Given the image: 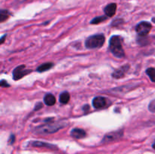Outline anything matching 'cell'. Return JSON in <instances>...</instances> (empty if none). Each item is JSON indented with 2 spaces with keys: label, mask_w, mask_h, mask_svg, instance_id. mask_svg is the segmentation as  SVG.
Returning <instances> with one entry per match:
<instances>
[{
  "label": "cell",
  "mask_w": 155,
  "mask_h": 154,
  "mask_svg": "<svg viewBox=\"0 0 155 154\" xmlns=\"http://www.w3.org/2000/svg\"><path fill=\"white\" fill-rule=\"evenodd\" d=\"M123 39L120 36H113L109 41V50L117 58H123L125 57V51L123 48Z\"/></svg>",
  "instance_id": "cell-1"
},
{
  "label": "cell",
  "mask_w": 155,
  "mask_h": 154,
  "mask_svg": "<svg viewBox=\"0 0 155 154\" xmlns=\"http://www.w3.org/2000/svg\"><path fill=\"white\" fill-rule=\"evenodd\" d=\"M66 126L65 123L61 122H48L45 125H40L36 128V133L38 134H51V133L57 132L61 128Z\"/></svg>",
  "instance_id": "cell-2"
},
{
  "label": "cell",
  "mask_w": 155,
  "mask_h": 154,
  "mask_svg": "<svg viewBox=\"0 0 155 154\" xmlns=\"http://www.w3.org/2000/svg\"><path fill=\"white\" fill-rule=\"evenodd\" d=\"M105 42V36L102 33L95 34L89 36L85 42V45L89 49L100 48L103 46Z\"/></svg>",
  "instance_id": "cell-3"
},
{
  "label": "cell",
  "mask_w": 155,
  "mask_h": 154,
  "mask_svg": "<svg viewBox=\"0 0 155 154\" xmlns=\"http://www.w3.org/2000/svg\"><path fill=\"white\" fill-rule=\"evenodd\" d=\"M151 24L147 21H142L137 24L136 27V31L137 34L141 37H145L151 30Z\"/></svg>",
  "instance_id": "cell-4"
},
{
  "label": "cell",
  "mask_w": 155,
  "mask_h": 154,
  "mask_svg": "<svg viewBox=\"0 0 155 154\" xmlns=\"http://www.w3.org/2000/svg\"><path fill=\"white\" fill-rule=\"evenodd\" d=\"M31 72V69H27L25 65H21L13 70V79L15 80H19Z\"/></svg>",
  "instance_id": "cell-5"
},
{
  "label": "cell",
  "mask_w": 155,
  "mask_h": 154,
  "mask_svg": "<svg viewBox=\"0 0 155 154\" xmlns=\"http://www.w3.org/2000/svg\"><path fill=\"white\" fill-rule=\"evenodd\" d=\"M123 131H113V132L108 133L106 134L103 138V143H108V142L114 141V140H118L123 136Z\"/></svg>",
  "instance_id": "cell-6"
},
{
  "label": "cell",
  "mask_w": 155,
  "mask_h": 154,
  "mask_svg": "<svg viewBox=\"0 0 155 154\" xmlns=\"http://www.w3.org/2000/svg\"><path fill=\"white\" fill-rule=\"evenodd\" d=\"M107 105V99L104 97H95L92 100V106L95 109H103Z\"/></svg>",
  "instance_id": "cell-7"
},
{
  "label": "cell",
  "mask_w": 155,
  "mask_h": 154,
  "mask_svg": "<svg viewBox=\"0 0 155 154\" xmlns=\"http://www.w3.org/2000/svg\"><path fill=\"white\" fill-rule=\"evenodd\" d=\"M129 69H130V66H129L128 64L124 65L123 66L120 67L119 69H116V70L113 72V74H112V76L115 79L123 78V77L126 75V73H127V71L129 70Z\"/></svg>",
  "instance_id": "cell-8"
},
{
  "label": "cell",
  "mask_w": 155,
  "mask_h": 154,
  "mask_svg": "<svg viewBox=\"0 0 155 154\" xmlns=\"http://www.w3.org/2000/svg\"><path fill=\"white\" fill-rule=\"evenodd\" d=\"M117 11V4L116 3H110L105 6L104 8V12L105 15L108 18L114 16Z\"/></svg>",
  "instance_id": "cell-9"
},
{
  "label": "cell",
  "mask_w": 155,
  "mask_h": 154,
  "mask_svg": "<svg viewBox=\"0 0 155 154\" xmlns=\"http://www.w3.org/2000/svg\"><path fill=\"white\" fill-rule=\"evenodd\" d=\"M71 135L76 139H81L86 137V132L85 131V130L82 129V128H76L71 130Z\"/></svg>",
  "instance_id": "cell-10"
},
{
  "label": "cell",
  "mask_w": 155,
  "mask_h": 154,
  "mask_svg": "<svg viewBox=\"0 0 155 154\" xmlns=\"http://www.w3.org/2000/svg\"><path fill=\"white\" fill-rule=\"evenodd\" d=\"M43 100L45 105L49 106V107L54 105L56 103L55 97H54L53 95H51V94H47V95H45V96L44 97Z\"/></svg>",
  "instance_id": "cell-11"
},
{
  "label": "cell",
  "mask_w": 155,
  "mask_h": 154,
  "mask_svg": "<svg viewBox=\"0 0 155 154\" xmlns=\"http://www.w3.org/2000/svg\"><path fill=\"white\" fill-rule=\"evenodd\" d=\"M31 145L33 146H37V147H47L49 149H57L56 146L51 144V143H45V142H40V141H33L31 143Z\"/></svg>",
  "instance_id": "cell-12"
},
{
  "label": "cell",
  "mask_w": 155,
  "mask_h": 154,
  "mask_svg": "<svg viewBox=\"0 0 155 154\" xmlns=\"http://www.w3.org/2000/svg\"><path fill=\"white\" fill-rule=\"evenodd\" d=\"M54 66V63H51V62H48V63H45L41 64L40 66H39L36 69V71L39 72H45V71L48 70V69H51L52 66Z\"/></svg>",
  "instance_id": "cell-13"
},
{
  "label": "cell",
  "mask_w": 155,
  "mask_h": 154,
  "mask_svg": "<svg viewBox=\"0 0 155 154\" xmlns=\"http://www.w3.org/2000/svg\"><path fill=\"white\" fill-rule=\"evenodd\" d=\"M70 99H71L70 94L67 91L62 92L60 95V97H59V101L63 104H68V103L69 102Z\"/></svg>",
  "instance_id": "cell-14"
},
{
  "label": "cell",
  "mask_w": 155,
  "mask_h": 154,
  "mask_svg": "<svg viewBox=\"0 0 155 154\" xmlns=\"http://www.w3.org/2000/svg\"><path fill=\"white\" fill-rule=\"evenodd\" d=\"M107 18H108V17H107V16L95 17V18H94L91 21L90 24H100V23L103 22V21H106V20L107 19Z\"/></svg>",
  "instance_id": "cell-15"
},
{
  "label": "cell",
  "mask_w": 155,
  "mask_h": 154,
  "mask_svg": "<svg viewBox=\"0 0 155 154\" xmlns=\"http://www.w3.org/2000/svg\"><path fill=\"white\" fill-rule=\"evenodd\" d=\"M9 16H10V12L8 10H4V9H2V10H1V11H0V21H1L2 23L4 22L5 21H6V20L9 18Z\"/></svg>",
  "instance_id": "cell-16"
},
{
  "label": "cell",
  "mask_w": 155,
  "mask_h": 154,
  "mask_svg": "<svg viewBox=\"0 0 155 154\" xmlns=\"http://www.w3.org/2000/svg\"><path fill=\"white\" fill-rule=\"evenodd\" d=\"M146 74L148 75V77L150 78V79L155 83V68L150 67L148 69H146Z\"/></svg>",
  "instance_id": "cell-17"
},
{
  "label": "cell",
  "mask_w": 155,
  "mask_h": 154,
  "mask_svg": "<svg viewBox=\"0 0 155 154\" xmlns=\"http://www.w3.org/2000/svg\"><path fill=\"white\" fill-rule=\"evenodd\" d=\"M0 85H1L2 87L6 88V87H9V86H10V85H9L8 83V82H6L5 80L2 79L1 82H0Z\"/></svg>",
  "instance_id": "cell-18"
},
{
  "label": "cell",
  "mask_w": 155,
  "mask_h": 154,
  "mask_svg": "<svg viewBox=\"0 0 155 154\" xmlns=\"http://www.w3.org/2000/svg\"><path fill=\"white\" fill-rule=\"evenodd\" d=\"M42 107H43V104H42V103H41V102L37 103V104H36V106H35L34 110H40V109L42 108Z\"/></svg>",
  "instance_id": "cell-19"
},
{
  "label": "cell",
  "mask_w": 155,
  "mask_h": 154,
  "mask_svg": "<svg viewBox=\"0 0 155 154\" xmlns=\"http://www.w3.org/2000/svg\"><path fill=\"white\" fill-rule=\"evenodd\" d=\"M15 140V136L14 135V134H12V135L10 136V138H9V140H8L9 144H13Z\"/></svg>",
  "instance_id": "cell-20"
},
{
  "label": "cell",
  "mask_w": 155,
  "mask_h": 154,
  "mask_svg": "<svg viewBox=\"0 0 155 154\" xmlns=\"http://www.w3.org/2000/svg\"><path fill=\"white\" fill-rule=\"evenodd\" d=\"M149 110L153 113H155V104L154 103H151L149 105Z\"/></svg>",
  "instance_id": "cell-21"
},
{
  "label": "cell",
  "mask_w": 155,
  "mask_h": 154,
  "mask_svg": "<svg viewBox=\"0 0 155 154\" xmlns=\"http://www.w3.org/2000/svg\"><path fill=\"white\" fill-rule=\"evenodd\" d=\"M89 108H90V107H89V105H86V106H83V111L85 112V113H86L87 111H89Z\"/></svg>",
  "instance_id": "cell-22"
},
{
  "label": "cell",
  "mask_w": 155,
  "mask_h": 154,
  "mask_svg": "<svg viewBox=\"0 0 155 154\" xmlns=\"http://www.w3.org/2000/svg\"><path fill=\"white\" fill-rule=\"evenodd\" d=\"M5 37H6V35H4V36H3L1 38V43L2 44L3 42H4V39H5Z\"/></svg>",
  "instance_id": "cell-23"
},
{
  "label": "cell",
  "mask_w": 155,
  "mask_h": 154,
  "mask_svg": "<svg viewBox=\"0 0 155 154\" xmlns=\"http://www.w3.org/2000/svg\"><path fill=\"white\" fill-rule=\"evenodd\" d=\"M152 146H153V148H154V149H155V141H154V143H153Z\"/></svg>",
  "instance_id": "cell-24"
}]
</instances>
